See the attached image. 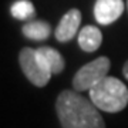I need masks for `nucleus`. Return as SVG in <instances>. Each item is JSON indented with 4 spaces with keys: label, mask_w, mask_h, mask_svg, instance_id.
Instances as JSON below:
<instances>
[{
    "label": "nucleus",
    "mask_w": 128,
    "mask_h": 128,
    "mask_svg": "<svg viewBox=\"0 0 128 128\" xmlns=\"http://www.w3.org/2000/svg\"><path fill=\"white\" fill-rule=\"evenodd\" d=\"M18 63L26 78L36 87H44L51 78V71L37 48L24 47L18 54Z\"/></svg>",
    "instance_id": "7ed1b4c3"
},
{
    "label": "nucleus",
    "mask_w": 128,
    "mask_h": 128,
    "mask_svg": "<svg viewBox=\"0 0 128 128\" xmlns=\"http://www.w3.org/2000/svg\"><path fill=\"white\" fill-rule=\"evenodd\" d=\"M111 61L108 57H98L82 66L73 77V88L76 91H90L97 82L108 76Z\"/></svg>",
    "instance_id": "20e7f679"
},
{
    "label": "nucleus",
    "mask_w": 128,
    "mask_h": 128,
    "mask_svg": "<svg viewBox=\"0 0 128 128\" xmlns=\"http://www.w3.org/2000/svg\"><path fill=\"white\" fill-rule=\"evenodd\" d=\"M122 74H124V77L128 80V60L125 61V64H124V67H122Z\"/></svg>",
    "instance_id": "9b49d317"
},
{
    "label": "nucleus",
    "mask_w": 128,
    "mask_h": 128,
    "mask_svg": "<svg viewBox=\"0 0 128 128\" xmlns=\"http://www.w3.org/2000/svg\"><path fill=\"white\" fill-rule=\"evenodd\" d=\"M37 51L44 58L46 64L48 66V68H50V71L53 74H60L64 70V67H66L64 57L56 48H51L48 46H43L40 48H37Z\"/></svg>",
    "instance_id": "1a4fd4ad"
},
{
    "label": "nucleus",
    "mask_w": 128,
    "mask_h": 128,
    "mask_svg": "<svg viewBox=\"0 0 128 128\" xmlns=\"http://www.w3.org/2000/svg\"><path fill=\"white\" fill-rule=\"evenodd\" d=\"M124 2L122 0H96L94 4V17L97 23L102 26L114 23L124 13Z\"/></svg>",
    "instance_id": "39448f33"
},
{
    "label": "nucleus",
    "mask_w": 128,
    "mask_h": 128,
    "mask_svg": "<svg viewBox=\"0 0 128 128\" xmlns=\"http://www.w3.org/2000/svg\"><path fill=\"white\" fill-rule=\"evenodd\" d=\"M12 16L17 20H32L36 16V10L32 2L28 0H18L12 6Z\"/></svg>",
    "instance_id": "9d476101"
},
{
    "label": "nucleus",
    "mask_w": 128,
    "mask_h": 128,
    "mask_svg": "<svg viewBox=\"0 0 128 128\" xmlns=\"http://www.w3.org/2000/svg\"><path fill=\"white\" fill-rule=\"evenodd\" d=\"M90 100L105 112H120L128 104V88L118 78L107 76L90 90Z\"/></svg>",
    "instance_id": "f03ea898"
},
{
    "label": "nucleus",
    "mask_w": 128,
    "mask_h": 128,
    "mask_svg": "<svg viewBox=\"0 0 128 128\" xmlns=\"http://www.w3.org/2000/svg\"><path fill=\"white\" fill-rule=\"evenodd\" d=\"M56 111L63 128H105L97 105L76 90H64L56 101Z\"/></svg>",
    "instance_id": "f257e3e1"
},
{
    "label": "nucleus",
    "mask_w": 128,
    "mask_h": 128,
    "mask_svg": "<svg viewBox=\"0 0 128 128\" xmlns=\"http://www.w3.org/2000/svg\"><path fill=\"white\" fill-rule=\"evenodd\" d=\"M22 32L30 40L43 41L46 38H48V36L51 33V27L50 24L47 22H44V20H32V22L24 24Z\"/></svg>",
    "instance_id": "6e6552de"
},
{
    "label": "nucleus",
    "mask_w": 128,
    "mask_h": 128,
    "mask_svg": "<svg viewBox=\"0 0 128 128\" xmlns=\"http://www.w3.org/2000/svg\"><path fill=\"white\" fill-rule=\"evenodd\" d=\"M127 9H128V0H127Z\"/></svg>",
    "instance_id": "f8f14e48"
},
{
    "label": "nucleus",
    "mask_w": 128,
    "mask_h": 128,
    "mask_svg": "<svg viewBox=\"0 0 128 128\" xmlns=\"http://www.w3.org/2000/svg\"><path fill=\"white\" fill-rule=\"evenodd\" d=\"M101 43H102V34L101 30L96 26H86L78 33V46L86 53H92L98 50Z\"/></svg>",
    "instance_id": "0eeeda50"
},
{
    "label": "nucleus",
    "mask_w": 128,
    "mask_h": 128,
    "mask_svg": "<svg viewBox=\"0 0 128 128\" xmlns=\"http://www.w3.org/2000/svg\"><path fill=\"white\" fill-rule=\"evenodd\" d=\"M81 23V12L78 9H71L64 14L60 23L57 24V27L54 30V36L57 41L60 43H67L73 38L78 32Z\"/></svg>",
    "instance_id": "423d86ee"
}]
</instances>
